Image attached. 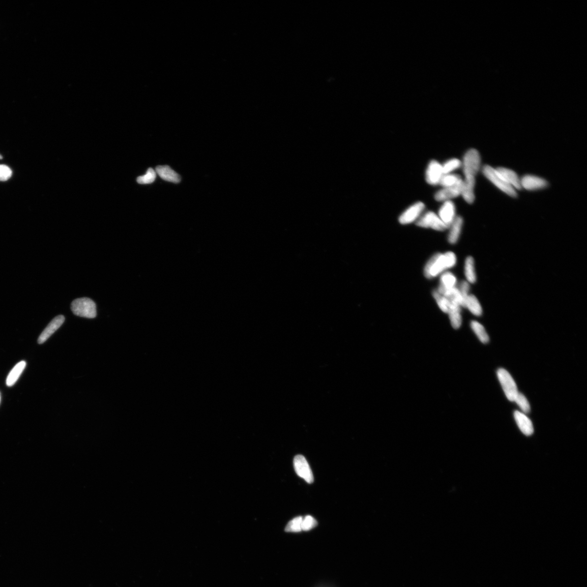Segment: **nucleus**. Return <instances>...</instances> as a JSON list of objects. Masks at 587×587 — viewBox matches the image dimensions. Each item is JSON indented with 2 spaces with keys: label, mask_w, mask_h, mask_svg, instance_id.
I'll list each match as a JSON object with an SVG mask.
<instances>
[{
  "label": "nucleus",
  "mask_w": 587,
  "mask_h": 587,
  "mask_svg": "<svg viewBox=\"0 0 587 587\" xmlns=\"http://www.w3.org/2000/svg\"><path fill=\"white\" fill-rule=\"evenodd\" d=\"M449 269L450 268L445 254H437L427 263L424 268V275L427 279H432L440 275Z\"/></svg>",
  "instance_id": "f257e3e1"
},
{
  "label": "nucleus",
  "mask_w": 587,
  "mask_h": 587,
  "mask_svg": "<svg viewBox=\"0 0 587 587\" xmlns=\"http://www.w3.org/2000/svg\"><path fill=\"white\" fill-rule=\"evenodd\" d=\"M71 308L72 312L77 316L89 319L96 317L95 303L89 298H77L71 303Z\"/></svg>",
  "instance_id": "f03ea898"
},
{
  "label": "nucleus",
  "mask_w": 587,
  "mask_h": 587,
  "mask_svg": "<svg viewBox=\"0 0 587 587\" xmlns=\"http://www.w3.org/2000/svg\"><path fill=\"white\" fill-rule=\"evenodd\" d=\"M482 172L489 181L503 193L513 198L517 197L516 190L504 181L500 175L497 173L496 169L486 165L483 167Z\"/></svg>",
  "instance_id": "7ed1b4c3"
},
{
  "label": "nucleus",
  "mask_w": 587,
  "mask_h": 587,
  "mask_svg": "<svg viewBox=\"0 0 587 587\" xmlns=\"http://www.w3.org/2000/svg\"><path fill=\"white\" fill-rule=\"evenodd\" d=\"M462 166L465 177H475L481 167L480 153L475 149L468 151L463 158Z\"/></svg>",
  "instance_id": "20e7f679"
},
{
  "label": "nucleus",
  "mask_w": 587,
  "mask_h": 587,
  "mask_svg": "<svg viewBox=\"0 0 587 587\" xmlns=\"http://www.w3.org/2000/svg\"><path fill=\"white\" fill-rule=\"evenodd\" d=\"M497 376L507 398L514 402L519 391L516 383L512 376L506 369L502 368L498 370Z\"/></svg>",
  "instance_id": "39448f33"
},
{
  "label": "nucleus",
  "mask_w": 587,
  "mask_h": 587,
  "mask_svg": "<svg viewBox=\"0 0 587 587\" xmlns=\"http://www.w3.org/2000/svg\"><path fill=\"white\" fill-rule=\"evenodd\" d=\"M416 225L421 228H431L439 231H443L448 229L439 216L432 212H427L421 216L416 221Z\"/></svg>",
  "instance_id": "423d86ee"
},
{
  "label": "nucleus",
  "mask_w": 587,
  "mask_h": 587,
  "mask_svg": "<svg viewBox=\"0 0 587 587\" xmlns=\"http://www.w3.org/2000/svg\"><path fill=\"white\" fill-rule=\"evenodd\" d=\"M294 467L298 476L304 479L308 483L313 482V472L304 456L300 455L296 456L294 459Z\"/></svg>",
  "instance_id": "0eeeda50"
},
{
  "label": "nucleus",
  "mask_w": 587,
  "mask_h": 587,
  "mask_svg": "<svg viewBox=\"0 0 587 587\" xmlns=\"http://www.w3.org/2000/svg\"><path fill=\"white\" fill-rule=\"evenodd\" d=\"M425 209V205L423 203L418 202L411 205L408 209L400 215L399 222L401 224L407 225L417 221L421 217Z\"/></svg>",
  "instance_id": "6e6552de"
},
{
  "label": "nucleus",
  "mask_w": 587,
  "mask_h": 587,
  "mask_svg": "<svg viewBox=\"0 0 587 587\" xmlns=\"http://www.w3.org/2000/svg\"><path fill=\"white\" fill-rule=\"evenodd\" d=\"M444 175L442 165L436 161H432L427 168L426 179L430 184H439Z\"/></svg>",
  "instance_id": "1a4fd4ad"
},
{
  "label": "nucleus",
  "mask_w": 587,
  "mask_h": 587,
  "mask_svg": "<svg viewBox=\"0 0 587 587\" xmlns=\"http://www.w3.org/2000/svg\"><path fill=\"white\" fill-rule=\"evenodd\" d=\"M463 181L462 179L459 182L453 186L444 187L440 190L435 195L436 200L438 202H445L461 195Z\"/></svg>",
  "instance_id": "9d476101"
},
{
  "label": "nucleus",
  "mask_w": 587,
  "mask_h": 587,
  "mask_svg": "<svg viewBox=\"0 0 587 587\" xmlns=\"http://www.w3.org/2000/svg\"><path fill=\"white\" fill-rule=\"evenodd\" d=\"M439 216L442 222L449 229L456 217L454 204L451 201H447L444 202L440 209Z\"/></svg>",
  "instance_id": "9b49d317"
},
{
  "label": "nucleus",
  "mask_w": 587,
  "mask_h": 587,
  "mask_svg": "<svg viewBox=\"0 0 587 587\" xmlns=\"http://www.w3.org/2000/svg\"><path fill=\"white\" fill-rule=\"evenodd\" d=\"M497 173L512 187L516 190L521 189V179L516 173L506 168L499 167L496 169Z\"/></svg>",
  "instance_id": "f8f14e48"
},
{
  "label": "nucleus",
  "mask_w": 587,
  "mask_h": 587,
  "mask_svg": "<svg viewBox=\"0 0 587 587\" xmlns=\"http://www.w3.org/2000/svg\"><path fill=\"white\" fill-rule=\"evenodd\" d=\"M548 183L545 179L533 175H525L521 178L522 188L528 190H535L547 187Z\"/></svg>",
  "instance_id": "ddd939ff"
},
{
  "label": "nucleus",
  "mask_w": 587,
  "mask_h": 587,
  "mask_svg": "<svg viewBox=\"0 0 587 587\" xmlns=\"http://www.w3.org/2000/svg\"><path fill=\"white\" fill-rule=\"evenodd\" d=\"M65 321V318L63 316H59L55 317L52 321L50 322L48 326L45 328L42 334H40L38 339V343L40 344H43L47 340L53 335V334L57 331L60 327L63 325Z\"/></svg>",
  "instance_id": "4468645a"
},
{
  "label": "nucleus",
  "mask_w": 587,
  "mask_h": 587,
  "mask_svg": "<svg viewBox=\"0 0 587 587\" xmlns=\"http://www.w3.org/2000/svg\"><path fill=\"white\" fill-rule=\"evenodd\" d=\"M514 416L519 428L526 436L533 434V425L531 420L525 413L518 411H514Z\"/></svg>",
  "instance_id": "2eb2a0df"
},
{
  "label": "nucleus",
  "mask_w": 587,
  "mask_h": 587,
  "mask_svg": "<svg viewBox=\"0 0 587 587\" xmlns=\"http://www.w3.org/2000/svg\"><path fill=\"white\" fill-rule=\"evenodd\" d=\"M475 178L466 176L463 181L461 195L468 204H472L475 200L474 188Z\"/></svg>",
  "instance_id": "dca6fc26"
},
{
  "label": "nucleus",
  "mask_w": 587,
  "mask_h": 587,
  "mask_svg": "<svg viewBox=\"0 0 587 587\" xmlns=\"http://www.w3.org/2000/svg\"><path fill=\"white\" fill-rule=\"evenodd\" d=\"M156 173L165 181L174 183H178L181 181L179 175L168 166H158L156 169Z\"/></svg>",
  "instance_id": "f3484780"
},
{
  "label": "nucleus",
  "mask_w": 587,
  "mask_h": 587,
  "mask_svg": "<svg viewBox=\"0 0 587 587\" xmlns=\"http://www.w3.org/2000/svg\"><path fill=\"white\" fill-rule=\"evenodd\" d=\"M463 225V220L461 217H456L450 225L449 229L450 232L448 235V241L452 244L457 243L459 239Z\"/></svg>",
  "instance_id": "a211bd4d"
},
{
  "label": "nucleus",
  "mask_w": 587,
  "mask_h": 587,
  "mask_svg": "<svg viewBox=\"0 0 587 587\" xmlns=\"http://www.w3.org/2000/svg\"><path fill=\"white\" fill-rule=\"evenodd\" d=\"M26 366H27V363L24 360L20 361L15 365V367L11 371V372L9 373L7 378L6 384L8 387H12V386L16 383L20 375L23 373Z\"/></svg>",
  "instance_id": "6ab92c4d"
},
{
  "label": "nucleus",
  "mask_w": 587,
  "mask_h": 587,
  "mask_svg": "<svg viewBox=\"0 0 587 587\" xmlns=\"http://www.w3.org/2000/svg\"><path fill=\"white\" fill-rule=\"evenodd\" d=\"M447 314H449L452 327L455 329L459 328L461 326L462 323L461 307L456 303H452L450 310Z\"/></svg>",
  "instance_id": "aec40b11"
},
{
  "label": "nucleus",
  "mask_w": 587,
  "mask_h": 587,
  "mask_svg": "<svg viewBox=\"0 0 587 587\" xmlns=\"http://www.w3.org/2000/svg\"><path fill=\"white\" fill-rule=\"evenodd\" d=\"M465 307L468 308V310L475 316L480 317L482 315V306L475 295H468L466 300Z\"/></svg>",
  "instance_id": "412c9836"
},
{
  "label": "nucleus",
  "mask_w": 587,
  "mask_h": 587,
  "mask_svg": "<svg viewBox=\"0 0 587 587\" xmlns=\"http://www.w3.org/2000/svg\"><path fill=\"white\" fill-rule=\"evenodd\" d=\"M456 277L450 272H444L440 275V285L438 290H445L456 287Z\"/></svg>",
  "instance_id": "4be33fe9"
},
{
  "label": "nucleus",
  "mask_w": 587,
  "mask_h": 587,
  "mask_svg": "<svg viewBox=\"0 0 587 587\" xmlns=\"http://www.w3.org/2000/svg\"><path fill=\"white\" fill-rule=\"evenodd\" d=\"M465 274L468 282L470 283H474L476 282L477 277L475 271V261L471 256L468 257L466 260Z\"/></svg>",
  "instance_id": "5701e85b"
},
{
  "label": "nucleus",
  "mask_w": 587,
  "mask_h": 587,
  "mask_svg": "<svg viewBox=\"0 0 587 587\" xmlns=\"http://www.w3.org/2000/svg\"><path fill=\"white\" fill-rule=\"evenodd\" d=\"M471 327L480 341L484 344H487L489 341V337L486 329L482 324L477 321L471 322Z\"/></svg>",
  "instance_id": "b1692460"
},
{
  "label": "nucleus",
  "mask_w": 587,
  "mask_h": 587,
  "mask_svg": "<svg viewBox=\"0 0 587 587\" xmlns=\"http://www.w3.org/2000/svg\"><path fill=\"white\" fill-rule=\"evenodd\" d=\"M432 294L440 310L447 314L452 305L451 301L437 290L434 291Z\"/></svg>",
  "instance_id": "393cba45"
},
{
  "label": "nucleus",
  "mask_w": 587,
  "mask_h": 587,
  "mask_svg": "<svg viewBox=\"0 0 587 587\" xmlns=\"http://www.w3.org/2000/svg\"><path fill=\"white\" fill-rule=\"evenodd\" d=\"M461 179L462 178L458 175L444 174L440 180V184L443 188L451 187L459 182Z\"/></svg>",
  "instance_id": "a878e982"
},
{
  "label": "nucleus",
  "mask_w": 587,
  "mask_h": 587,
  "mask_svg": "<svg viewBox=\"0 0 587 587\" xmlns=\"http://www.w3.org/2000/svg\"><path fill=\"white\" fill-rule=\"evenodd\" d=\"M514 402L516 403L521 409L524 413H528L531 410L530 405L525 396L521 393H518Z\"/></svg>",
  "instance_id": "bb28decb"
},
{
  "label": "nucleus",
  "mask_w": 587,
  "mask_h": 587,
  "mask_svg": "<svg viewBox=\"0 0 587 587\" xmlns=\"http://www.w3.org/2000/svg\"><path fill=\"white\" fill-rule=\"evenodd\" d=\"M303 517H298L292 520L287 525L285 531L287 532H300L302 531L301 524Z\"/></svg>",
  "instance_id": "cd10ccee"
},
{
  "label": "nucleus",
  "mask_w": 587,
  "mask_h": 587,
  "mask_svg": "<svg viewBox=\"0 0 587 587\" xmlns=\"http://www.w3.org/2000/svg\"><path fill=\"white\" fill-rule=\"evenodd\" d=\"M461 166L462 162L459 159L456 158L450 159V160L447 161L443 165H442L444 174H451L452 172L460 168Z\"/></svg>",
  "instance_id": "c85d7f7f"
},
{
  "label": "nucleus",
  "mask_w": 587,
  "mask_h": 587,
  "mask_svg": "<svg viewBox=\"0 0 587 587\" xmlns=\"http://www.w3.org/2000/svg\"><path fill=\"white\" fill-rule=\"evenodd\" d=\"M156 173L152 168H149L146 175L138 177L137 181L141 184H147L153 183L156 178Z\"/></svg>",
  "instance_id": "c756f323"
},
{
  "label": "nucleus",
  "mask_w": 587,
  "mask_h": 587,
  "mask_svg": "<svg viewBox=\"0 0 587 587\" xmlns=\"http://www.w3.org/2000/svg\"><path fill=\"white\" fill-rule=\"evenodd\" d=\"M316 520L311 516H307L303 518L301 528L302 531H308L315 528L317 525Z\"/></svg>",
  "instance_id": "7c9ffc66"
},
{
  "label": "nucleus",
  "mask_w": 587,
  "mask_h": 587,
  "mask_svg": "<svg viewBox=\"0 0 587 587\" xmlns=\"http://www.w3.org/2000/svg\"><path fill=\"white\" fill-rule=\"evenodd\" d=\"M12 175L11 168L6 165H0V181H6Z\"/></svg>",
  "instance_id": "2f4dec72"
},
{
  "label": "nucleus",
  "mask_w": 587,
  "mask_h": 587,
  "mask_svg": "<svg viewBox=\"0 0 587 587\" xmlns=\"http://www.w3.org/2000/svg\"><path fill=\"white\" fill-rule=\"evenodd\" d=\"M458 288L466 302V298L470 294V283L467 281H463L460 283L459 287Z\"/></svg>",
  "instance_id": "473e14b6"
},
{
  "label": "nucleus",
  "mask_w": 587,
  "mask_h": 587,
  "mask_svg": "<svg viewBox=\"0 0 587 587\" xmlns=\"http://www.w3.org/2000/svg\"><path fill=\"white\" fill-rule=\"evenodd\" d=\"M0 403H1V394H0Z\"/></svg>",
  "instance_id": "72a5a7b5"
},
{
  "label": "nucleus",
  "mask_w": 587,
  "mask_h": 587,
  "mask_svg": "<svg viewBox=\"0 0 587 587\" xmlns=\"http://www.w3.org/2000/svg\"><path fill=\"white\" fill-rule=\"evenodd\" d=\"M2 158V157L1 155H0V159H1Z\"/></svg>",
  "instance_id": "f704fd0d"
}]
</instances>
